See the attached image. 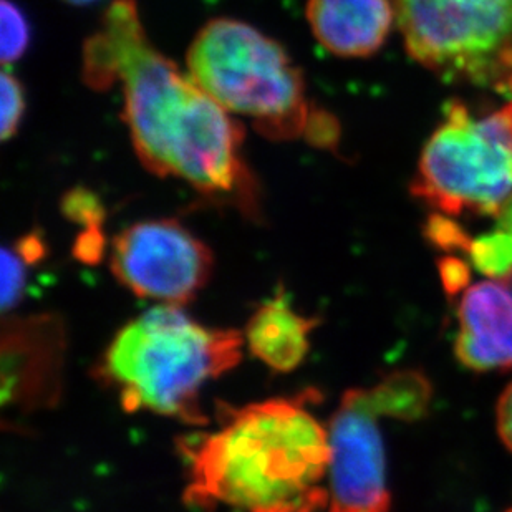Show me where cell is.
<instances>
[{
	"instance_id": "cell-20",
	"label": "cell",
	"mask_w": 512,
	"mask_h": 512,
	"mask_svg": "<svg viewBox=\"0 0 512 512\" xmlns=\"http://www.w3.org/2000/svg\"><path fill=\"white\" fill-rule=\"evenodd\" d=\"M305 140L322 150H335L339 145L340 126L330 113L312 108L304 131Z\"/></svg>"
},
{
	"instance_id": "cell-5",
	"label": "cell",
	"mask_w": 512,
	"mask_h": 512,
	"mask_svg": "<svg viewBox=\"0 0 512 512\" xmlns=\"http://www.w3.org/2000/svg\"><path fill=\"white\" fill-rule=\"evenodd\" d=\"M411 193L446 216H498L512 196V103L474 115L448 103L426 141Z\"/></svg>"
},
{
	"instance_id": "cell-12",
	"label": "cell",
	"mask_w": 512,
	"mask_h": 512,
	"mask_svg": "<svg viewBox=\"0 0 512 512\" xmlns=\"http://www.w3.org/2000/svg\"><path fill=\"white\" fill-rule=\"evenodd\" d=\"M317 324L319 320L295 312L284 290H279L252 314L244 339L252 355L274 372H292L309 352Z\"/></svg>"
},
{
	"instance_id": "cell-24",
	"label": "cell",
	"mask_w": 512,
	"mask_h": 512,
	"mask_svg": "<svg viewBox=\"0 0 512 512\" xmlns=\"http://www.w3.org/2000/svg\"><path fill=\"white\" fill-rule=\"evenodd\" d=\"M496 218H498L499 228L506 229V231L512 234V196L506 201V204L501 208Z\"/></svg>"
},
{
	"instance_id": "cell-27",
	"label": "cell",
	"mask_w": 512,
	"mask_h": 512,
	"mask_svg": "<svg viewBox=\"0 0 512 512\" xmlns=\"http://www.w3.org/2000/svg\"><path fill=\"white\" fill-rule=\"evenodd\" d=\"M508 512H512V509H509V511H508Z\"/></svg>"
},
{
	"instance_id": "cell-14",
	"label": "cell",
	"mask_w": 512,
	"mask_h": 512,
	"mask_svg": "<svg viewBox=\"0 0 512 512\" xmlns=\"http://www.w3.org/2000/svg\"><path fill=\"white\" fill-rule=\"evenodd\" d=\"M474 267L484 276L512 281V234L499 228L471 241L468 251Z\"/></svg>"
},
{
	"instance_id": "cell-19",
	"label": "cell",
	"mask_w": 512,
	"mask_h": 512,
	"mask_svg": "<svg viewBox=\"0 0 512 512\" xmlns=\"http://www.w3.org/2000/svg\"><path fill=\"white\" fill-rule=\"evenodd\" d=\"M425 236L433 246L440 247L443 251L468 252L473 241L458 223L441 213L430 216L425 226Z\"/></svg>"
},
{
	"instance_id": "cell-6",
	"label": "cell",
	"mask_w": 512,
	"mask_h": 512,
	"mask_svg": "<svg viewBox=\"0 0 512 512\" xmlns=\"http://www.w3.org/2000/svg\"><path fill=\"white\" fill-rule=\"evenodd\" d=\"M406 52L448 83L506 93L512 82V0H393Z\"/></svg>"
},
{
	"instance_id": "cell-2",
	"label": "cell",
	"mask_w": 512,
	"mask_h": 512,
	"mask_svg": "<svg viewBox=\"0 0 512 512\" xmlns=\"http://www.w3.org/2000/svg\"><path fill=\"white\" fill-rule=\"evenodd\" d=\"M310 393L226 410L221 428L181 446L186 501L241 512H317L329 503V431L307 408Z\"/></svg>"
},
{
	"instance_id": "cell-22",
	"label": "cell",
	"mask_w": 512,
	"mask_h": 512,
	"mask_svg": "<svg viewBox=\"0 0 512 512\" xmlns=\"http://www.w3.org/2000/svg\"><path fill=\"white\" fill-rule=\"evenodd\" d=\"M105 252V237L100 226L85 228L75 244V254L85 262H98Z\"/></svg>"
},
{
	"instance_id": "cell-18",
	"label": "cell",
	"mask_w": 512,
	"mask_h": 512,
	"mask_svg": "<svg viewBox=\"0 0 512 512\" xmlns=\"http://www.w3.org/2000/svg\"><path fill=\"white\" fill-rule=\"evenodd\" d=\"M0 100H2V121L0 136L9 141L19 131L20 121L25 113V93L19 78L12 73H2L0 78Z\"/></svg>"
},
{
	"instance_id": "cell-8",
	"label": "cell",
	"mask_w": 512,
	"mask_h": 512,
	"mask_svg": "<svg viewBox=\"0 0 512 512\" xmlns=\"http://www.w3.org/2000/svg\"><path fill=\"white\" fill-rule=\"evenodd\" d=\"M378 416L358 388L343 395L329 430V512H390Z\"/></svg>"
},
{
	"instance_id": "cell-10",
	"label": "cell",
	"mask_w": 512,
	"mask_h": 512,
	"mask_svg": "<svg viewBox=\"0 0 512 512\" xmlns=\"http://www.w3.org/2000/svg\"><path fill=\"white\" fill-rule=\"evenodd\" d=\"M455 353L474 372L512 368V292L501 281H486L464 292L458 309Z\"/></svg>"
},
{
	"instance_id": "cell-21",
	"label": "cell",
	"mask_w": 512,
	"mask_h": 512,
	"mask_svg": "<svg viewBox=\"0 0 512 512\" xmlns=\"http://www.w3.org/2000/svg\"><path fill=\"white\" fill-rule=\"evenodd\" d=\"M438 267H440L441 281H443L445 290L451 297L466 289L469 276H471L466 262L461 261L458 257L448 256L441 259Z\"/></svg>"
},
{
	"instance_id": "cell-26",
	"label": "cell",
	"mask_w": 512,
	"mask_h": 512,
	"mask_svg": "<svg viewBox=\"0 0 512 512\" xmlns=\"http://www.w3.org/2000/svg\"><path fill=\"white\" fill-rule=\"evenodd\" d=\"M504 95H512V82L511 85H509L508 90H506V93Z\"/></svg>"
},
{
	"instance_id": "cell-15",
	"label": "cell",
	"mask_w": 512,
	"mask_h": 512,
	"mask_svg": "<svg viewBox=\"0 0 512 512\" xmlns=\"http://www.w3.org/2000/svg\"><path fill=\"white\" fill-rule=\"evenodd\" d=\"M0 57L4 65L17 62L24 57L29 49L32 32L30 24L25 17L24 10L12 0H2L0 4Z\"/></svg>"
},
{
	"instance_id": "cell-25",
	"label": "cell",
	"mask_w": 512,
	"mask_h": 512,
	"mask_svg": "<svg viewBox=\"0 0 512 512\" xmlns=\"http://www.w3.org/2000/svg\"><path fill=\"white\" fill-rule=\"evenodd\" d=\"M65 2L72 5H88L93 4V2H98V0H65Z\"/></svg>"
},
{
	"instance_id": "cell-11",
	"label": "cell",
	"mask_w": 512,
	"mask_h": 512,
	"mask_svg": "<svg viewBox=\"0 0 512 512\" xmlns=\"http://www.w3.org/2000/svg\"><path fill=\"white\" fill-rule=\"evenodd\" d=\"M305 17L320 47L342 58L377 54L397 22L393 0H307Z\"/></svg>"
},
{
	"instance_id": "cell-3",
	"label": "cell",
	"mask_w": 512,
	"mask_h": 512,
	"mask_svg": "<svg viewBox=\"0 0 512 512\" xmlns=\"http://www.w3.org/2000/svg\"><path fill=\"white\" fill-rule=\"evenodd\" d=\"M244 342L237 330L211 329L178 305L163 304L115 335L98 375L115 388L125 410L204 425L201 390L241 362Z\"/></svg>"
},
{
	"instance_id": "cell-4",
	"label": "cell",
	"mask_w": 512,
	"mask_h": 512,
	"mask_svg": "<svg viewBox=\"0 0 512 512\" xmlns=\"http://www.w3.org/2000/svg\"><path fill=\"white\" fill-rule=\"evenodd\" d=\"M189 77L234 115L249 116L269 140L304 136L310 107L302 70L279 42L242 20L219 17L186 54Z\"/></svg>"
},
{
	"instance_id": "cell-9",
	"label": "cell",
	"mask_w": 512,
	"mask_h": 512,
	"mask_svg": "<svg viewBox=\"0 0 512 512\" xmlns=\"http://www.w3.org/2000/svg\"><path fill=\"white\" fill-rule=\"evenodd\" d=\"M65 329L54 315L9 317L2 325V405L34 411L62 392Z\"/></svg>"
},
{
	"instance_id": "cell-1",
	"label": "cell",
	"mask_w": 512,
	"mask_h": 512,
	"mask_svg": "<svg viewBox=\"0 0 512 512\" xmlns=\"http://www.w3.org/2000/svg\"><path fill=\"white\" fill-rule=\"evenodd\" d=\"M82 80L97 92L121 83L123 120L146 170L261 219L259 188L242 158V126L151 45L135 0L108 7L83 45Z\"/></svg>"
},
{
	"instance_id": "cell-13",
	"label": "cell",
	"mask_w": 512,
	"mask_h": 512,
	"mask_svg": "<svg viewBox=\"0 0 512 512\" xmlns=\"http://www.w3.org/2000/svg\"><path fill=\"white\" fill-rule=\"evenodd\" d=\"M358 393L377 416L416 421L428 411L433 390L423 373L401 370L383 378L375 387L358 388Z\"/></svg>"
},
{
	"instance_id": "cell-23",
	"label": "cell",
	"mask_w": 512,
	"mask_h": 512,
	"mask_svg": "<svg viewBox=\"0 0 512 512\" xmlns=\"http://www.w3.org/2000/svg\"><path fill=\"white\" fill-rule=\"evenodd\" d=\"M498 431L504 445L512 451V383L498 403Z\"/></svg>"
},
{
	"instance_id": "cell-16",
	"label": "cell",
	"mask_w": 512,
	"mask_h": 512,
	"mask_svg": "<svg viewBox=\"0 0 512 512\" xmlns=\"http://www.w3.org/2000/svg\"><path fill=\"white\" fill-rule=\"evenodd\" d=\"M30 262L17 249H2V312L14 310L22 300Z\"/></svg>"
},
{
	"instance_id": "cell-7",
	"label": "cell",
	"mask_w": 512,
	"mask_h": 512,
	"mask_svg": "<svg viewBox=\"0 0 512 512\" xmlns=\"http://www.w3.org/2000/svg\"><path fill=\"white\" fill-rule=\"evenodd\" d=\"M110 267L118 282L138 297L181 307L208 284L213 254L178 221L151 219L115 237Z\"/></svg>"
},
{
	"instance_id": "cell-17",
	"label": "cell",
	"mask_w": 512,
	"mask_h": 512,
	"mask_svg": "<svg viewBox=\"0 0 512 512\" xmlns=\"http://www.w3.org/2000/svg\"><path fill=\"white\" fill-rule=\"evenodd\" d=\"M62 213L68 221L83 224L85 228L102 226L105 216H107L105 206L97 194L92 193L90 189L82 188V186L70 189L63 196Z\"/></svg>"
}]
</instances>
